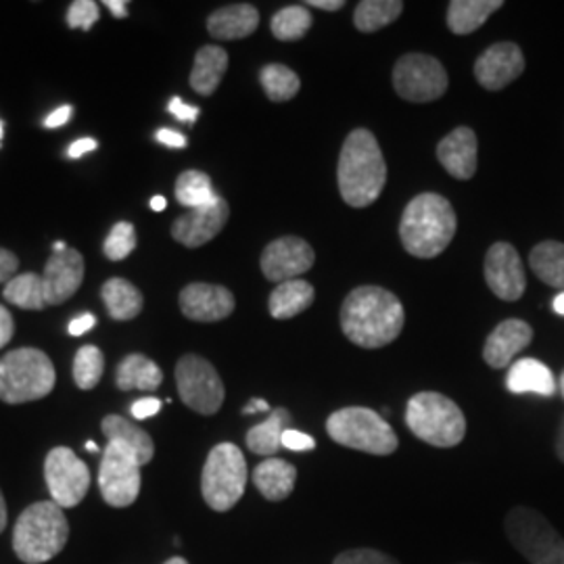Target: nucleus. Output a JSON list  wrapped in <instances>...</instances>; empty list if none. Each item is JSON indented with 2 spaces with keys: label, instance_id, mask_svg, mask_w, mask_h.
Masks as SVG:
<instances>
[{
  "label": "nucleus",
  "instance_id": "obj_1",
  "mask_svg": "<svg viewBox=\"0 0 564 564\" xmlns=\"http://www.w3.org/2000/svg\"><path fill=\"white\" fill-rule=\"evenodd\" d=\"M403 323L402 302L381 286L354 289L341 305L343 333L364 349H379L395 341L403 330Z\"/></svg>",
  "mask_w": 564,
  "mask_h": 564
},
{
  "label": "nucleus",
  "instance_id": "obj_2",
  "mask_svg": "<svg viewBox=\"0 0 564 564\" xmlns=\"http://www.w3.org/2000/svg\"><path fill=\"white\" fill-rule=\"evenodd\" d=\"M337 181L343 202L356 209L368 207L381 197L387 182V163L370 130L358 128L343 142Z\"/></svg>",
  "mask_w": 564,
  "mask_h": 564
},
{
  "label": "nucleus",
  "instance_id": "obj_3",
  "mask_svg": "<svg viewBox=\"0 0 564 564\" xmlns=\"http://www.w3.org/2000/svg\"><path fill=\"white\" fill-rule=\"evenodd\" d=\"M458 228L452 203L442 195L423 193L408 203L400 224L403 249L421 260L444 253Z\"/></svg>",
  "mask_w": 564,
  "mask_h": 564
},
{
  "label": "nucleus",
  "instance_id": "obj_4",
  "mask_svg": "<svg viewBox=\"0 0 564 564\" xmlns=\"http://www.w3.org/2000/svg\"><path fill=\"white\" fill-rule=\"evenodd\" d=\"M69 540L65 512L53 500L28 506L13 529V550L21 563L42 564L55 558Z\"/></svg>",
  "mask_w": 564,
  "mask_h": 564
},
{
  "label": "nucleus",
  "instance_id": "obj_5",
  "mask_svg": "<svg viewBox=\"0 0 564 564\" xmlns=\"http://www.w3.org/2000/svg\"><path fill=\"white\" fill-rule=\"evenodd\" d=\"M55 366L34 347L9 351L0 360V400L4 403L36 402L55 389Z\"/></svg>",
  "mask_w": 564,
  "mask_h": 564
},
{
  "label": "nucleus",
  "instance_id": "obj_6",
  "mask_svg": "<svg viewBox=\"0 0 564 564\" xmlns=\"http://www.w3.org/2000/svg\"><path fill=\"white\" fill-rule=\"evenodd\" d=\"M405 423L421 442L433 447H454L466 435V419L460 405L435 391H423L410 398Z\"/></svg>",
  "mask_w": 564,
  "mask_h": 564
},
{
  "label": "nucleus",
  "instance_id": "obj_7",
  "mask_svg": "<svg viewBox=\"0 0 564 564\" xmlns=\"http://www.w3.org/2000/svg\"><path fill=\"white\" fill-rule=\"evenodd\" d=\"M326 431L335 444L372 456H389L400 445L395 431L370 408L337 410L328 416Z\"/></svg>",
  "mask_w": 564,
  "mask_h": 564
},
{
  "label": "nucleus",
  "instance_id": "obj_8",
  "mask_svg": "<svg viewBox=\"0 0 564 564\" xmlns=\"http://www.w3.org/2000/svg\"><path fill=\"white\" fill-rule=\"evenodd\" d=\"M247 479L249 473L241 449L235 444H218L203 466V500L216 512H228L239 505Z\"/></svg>",
  "mask_w": 564,
  "mask_h": 564
},
{
  "label": "nucleus",
  "instance_id": "obj_9",
  "mask_svg": "<svg viewBox=\"0 0 564 564\" xmlns=\"http://www.w3.org/2000/svg\"><path fill=\"white\" fill-rule=\"evenodd\" d=\"M506 535L531 564H564L563 535L542 512L517 506L505 521Z\"/></svg>",
  "mask_w": 564,
  "mask_h": 564
},
{
  "label": "nucleus",
  "instance_id": "obj_10",
  "mask_svg": "<svg viewBox=\"0 0 564 564\" xmlns=\"http://www.w3.org/2000/svg\"><path fill=\"white\" fill-rule=\"evenodd\" d=\"M141 460L132 449L116 442H107L99 468L102 500L113 508L134 505L141 494Z\"/></svg>",
  "mask_w": 564,
  "mask_h": 564
},
{
  "label": "nucleus",
  "instance_id": "obj_11",
  "mask_svg": "<svg viewBox=\"0 0 564 564\" xmlns=\"http://www.w3.org/2000/svg\"><path fill=\"white\" fill-rule=\"evenodd\" d=\"M176 384L182 402L203 416H212L223 408V379L218 370L202 356L188 354L176 364Z\"/></svg>",
  "mask_w": 564,
  "mask_h": 564
},
{
  "label": "nucleus",
  "instance_id": "obj_12",
  "mask_svg": "<svg viewBox=\"0 0 564 564\" xmlns=\"http://www.w3.org/2000/svg\"><path fill=\"white\" fill-rule=\"evenodd\" d=\"M393 86L403 101L431 102L442 99L447 90V72L442 61L410 53L393 67Z\"/></svg>",
  "mask_w": 564,
  "mask_h": 564
},
{
  "label": "nucleus",
  "instance_id": "obj_13",
  "mask_svg": "<svg viewBox=\"0 0 564 564\" xmlns=\"http://www.w3.org/2000/svg\"><path fill=\"white\" fill-rule=\"evenodd\" d=\"M44 477L51 500L65 508L80 505L90 489V470L74 454V449L59 445L48 452L44 460Z\"/></svg>",
  "mask_w": 564,
  "mask_h": 564
},
{
  "label": "nucleus",
  "instance_id": "obj_14",
  "mask_svg": "<svg viewBox=\"0 0 564 564\" xmlns=\"http://www.w3.org/2000/svg\"><path fill=\"white\" fill-rule=\"evenodd\" d=\"M485 282L502 302H517L527 289L523 262L514 245L494 242L485 256Z\"/></svg>",
  "mask_w": 564,
  "mask_h": 564
},
{
  "label": "nucleus",
  "instance_id": "obj_15",
  "mask_svg": "<svg viewBox=\"0 0 564 564\" xmlns=\"http://www.w3.org/2000/svg\"><path fill=\"white\" fill-rule=\"evenodd\" d=\"M316 262V253L310 242L300 237H281L270 242L262 253L263 276L270 282L295 281Z\"/></svg>",
  "mask_w": 564,
  "mask_h": 564
},
{
  "label": "nucleus",
  "instance_id": "obj_16",
  "mask_svg": "<svg viewBox=\"0 0 564 564\" xmlns=\"http://www.w3.org/2000/svg\"><path fill=\"white\" fill-rule=\"evenodd\" d=\"M228 218H230L228 203L223 197H216V202L205 207L188 209L186 214H182L172 226V237L188 249H197L214 241L223 232Z\"/></svg>",
  "mask_w": 564,
  "mask_h": 564
},
{
  "label": "nucleus",
  "instance_id": "obj_17",
  "mask_svg": "<svg viewBox=\"0 0 564 564\" xmlns=\"http://www.w3.org/2000/svg\"><path fill=\"white\" fill-rule=\"evenodd\" d=\"M524 72V55L514 42H496L475 63V78L485 90H502Z\"/></svg>",
  "mask_w": 564,
  "mask_h": 564
},
{
  "label": "nucleus",
  "instance_id": "obj_18",
  "mask_svg": "<svg viewBox=\"0 0 564 564\" xmlns=\"http://www.w3.org/2000/svg\"><path fill=\"white\" fill-rule=\"evenodd\" d=\"M182 314L195 323H218L235 312V295L220 284L193 282L181 293Z\"/></svg>",
  "mask_w": 564,
  "mask_h": 564
},
{
  "label": "nucleus",
  "instance_id": "obj_19",
  "mask_svg": "<svg viewBox=\"0 0 564 564\" xmlns=\"http://www.w3.org/2000/svg\"><path fill=\"white\" fill-rule=\"evenodd\" d=\"M84 281V258L74 247H67L61 253H53V258L44 265L42 284L44 297L48 305H59L74 297Z\"/></svg>",
  "mask_w": 564,
  "mask_h": 564
},
{
  "label": "nucleus",
  "instance_id": "obj_20",
  "mask_svg": "<svg viewBox=\"0 0 564 564\" xmlns=\"http://www.w3.org/2000/svg\"><path fill=\"white\" fill-rule=\"evenodd\" d=\"M477 134L470 128L460 126L437 144V160L449 176L458 181H470L477 174Z\"/></svg>",
  "mask_w": 564,
  "mask_h": 564
},
{
  "label": "nucleus",
  "instance_id": "obj_21",
  "mask_svg": "<svg viewBox=\"0 0 564 564\" xmlns=\"http://www.w3.org/2000/svg\"><path fill=\"white\" fill-rule=\"evenodd\" d=\"M531 341H533V328L523 321L510 318L498 324L494 333L487 337L484 360L487 366L500 370L512 362Z\"/></svg>",
  "mask_w": 564,
  "mask_h": 564
},
{
  "label": "nucleus",
  "instance_id": "obj_22",
  "mask_svg": "<svg viewBox=\"0 0 564 564\" xmlns=\"http://www.w3.org/2000/svg\"><path fill=\"white\" fill-rule=\"evenodd\" d=\"M260 25V13L253 4L237 2L214 11L207 20V32L216 41H241L251 36Z\"/></svg>",
  "mask_w": 564,
  "mask_h": 564
},
{
  "label": "nucleus",
  "instance_id": "obj_23",
  "mask_svg": "<svg viewBox=\"0 0 564 564\" xmlns=\"http://www.w3.org/2000/svg\"><path fill=\"white\" fill-rule=\"evenodd\" d=\"M295 481H297V468L281 458H268L258 464L253 470V485L270 502L286 500L295 489Z\"/></svg>",
  "mask_w": 564,
  "mask_h": 564
},
{
  "label": "nucleus",
  "instance_id": "obj_24",
  "mask_svg": "<svg viewBox=\"0 0 564 564\" xmlns=\"http://www.w3.org/2000/svg\"><path fill=\"white\" fill-rule=\"evenodd\" d=\"M506 387L510 393H517V395L538 393V395L550 398L556 391V381L545 364L533 358H523L510 368Z\"/></svg>",
  "mask_w": 564,
  "mask_h": 564
},
{
  "label": "nucleus",
  "instance_id": "obj_25",
  "mask_svg": "<svg viewBox=\"0 0 564 564\" xmlns=\"http://www.w3.org/2000/svg\"><path fill=\"white\" fill-rule=\"evenodd\" d=\"M226 69H228V53L223 46H216V44L203 46L195 55V65L191 72L193 90L203 97L214 95L223 82Z\"/></svg>",
  "mask_w": 564,
  "mask_h": 564
},
{
  "label": "nucleus",
  "instance_id": "obj_26",
  "mask_svg": "<svg viewBox=\"0 0 564 564\" xmlns=\"http://www.w3.org/2000/svg\"><path fill=\"white\" fill-rule=\"evenodd\" d=\"M101 429L107 442H116V444L126 445L128 449H132L139 456L142 466L153 460L155 444H153L151 435L147 431H142L141 426L130 423L128 419L118 416V414H109L102 419Z\"/></svg>",
  "mask_w": 564,
  "mask_h": 564
},
{
  "label": "nucleus",
  "instance_id": "obj_27",
  "mask_svg": "<svg viewBox=\"0 0 564 564\" xmlns=\"http://www.w3.org/2000/svg\"><path fill=\"white\" fill-rule=\"evenodd\" d=\"M502 7V0H454L447 7V28L458 36L473 34Z\"/></svg>",
  "mask_w": 564,
  "mask_h": 564
},
{
  "label": "nucleus",
  "instance_id": "obj_28",
  "mask_svg": "<svg viewBox=\"0 0 564 564\" xmlns=\"http://www.w3.org/2000/svg\"><path fill=\"white\" fill-rule=\"evenodd\" d=\"M314 286L307 281L295 279V281L281 282L268 302V310L276 321H289L297 314L305 312L314 303Z\"/></svg>",
  "mask_w": 564,
  "mask_h": 564
},
{
  "label": "nucleus",
  "instance_id": "obj_29",
  "mask_svg": "<svg viewBox=\"0 0 564 564\" xmlns=\"http://www.w3.org/2000/svg\"><path fill=\"white\" fill-rule=\"evenodd\" d=\"M162 381V368L142 354L126 356L116 370V384L120 391H155Z\"/></svg>",
  "mask_w": 564,
  "mask_h": 564
},
{
  "label": "nucleus",
  "instance_id": "obj_30",
  "mask_svg": "<svg viewBox=\"0 0 564 564\" xmlns=\"http://www.w3.org/2000/svg\"><path fill=\"white\" fill-rule=\"evenodd\" d=\"M102 302L113 321H132L142 312V293L126 279H111L105 282L101 289Z\"/></svg>",
  "mask_w": 564,
  "mask_h": 564
},
{
  "label": "nucleus",
  "instance_id": "obj_31",
  "mask_svg": "<svg viewBox=\"0 0 564 564\" xmlns=\"http://www.w3.org/2000/svg\"><path fill=\"white\" fill-rule=\"evenodd\" d=\"M289 421H291V416L284 408L272 410L263 423L249 429L247 447L258 456H268V458L274 456L281 449L282 433L286 431Z\"/></svg>",
  "mask_w": 564,
  "mask_h": 564
},
{
  "label": "nucleus",
  "instance_id": "obj_32",
  "mask_svg": "<svg viewBox=\"0 0 564 564\" xmlns=\"http://www.w3.org/2000/svg\"><path fill=\"white\" fill-rule=\"evenodd\" d=\"M531 270L540 281L564 291V242L544 241L531 249Z\"/></svg>",
  "mask_w": 564,
  "mask_h": 564
},
{
  "label": "nucleus",
  "instance_id": "obj_33",
  "mask_svg": "<svg viewBox=\"0 0 564 564\" xmlns=\"http://www.w3.org/2000/svg\"><path fill=\"white\" fill-rule=\"evenodd\" d=\"M402 11V0H362L356 7L354 25L364 34H372L398 20Z\"/></svg>",
  "mask_w": 564,
  "mask_h": 564
},
{
  "label": "nucleus",
  "instance_id": "obj_34",
  "mask_svg": "<svg viewBox=\"0 0 564 564\" xmlns=\"http://www.w3.org/2000/svg\"><path fill=\"white\" fill-rule=\"evenodd\" d=\"M260 82H262L263 93L270 101L284 102L291 101L297 97L300 88H302V80L300 76L281 63H270L265 65L260 74Z\"/></svg>",
  "mask_w": 564,
  "mask_h": 564
},
{
  "label": "nucleus",
  "instance_id": "obj_35",
  "mask_svg": "<svg viewBox=\"0 0 564 564\" xmlns=\"http://www.w3.org/2000/svg\"><path fill=\"white\" fill-rule=\"evenodd\" d=\"M4 300L13 305H18L21 310H44L48 303L44 297V284H42V276L34 274V272H25L15 276L13 281L7 282L4 291H2Z\"/></svg>",
  "mask_w": 564,
  "mask_h": 564
},
{
  "label": "nucleus",
  "instance_id": "obj_36",
  "mask_svg": "<svg viewBox=\"0 0 564 564\" xmlns=\"http://www.w3.org/2000/svg\"><path fill=\"white\" fill-rule=\"evenodd\" d=\"M312 23L314 18L305 4L303 7L291 4L274 13V18L270 21V30L276 41L295 42L302 41L303 36L310 32Z\"/></svg>",
  "mask_w": 564,
  "mask_h": 564
},
{
  "label": "nucleus",
  "instance_id": "obj_37",
  "mask_svg": "<svg viewBox=\"0 0 564 564\" xmlns=\"http://www.w3.org/2000/svg\"><path fill=\"white\" fill-rule=\"evenodd\" d=\"M216 193L212 181L205 172L199 170H186L182 172L176 181V199L186 209H197V207H205L209 203L216 202Z\"/></svg>",
  "mask_w": 564,
  "mask_h": 564
},
{
  "label": "nucleus",
  "instance_id": "obj_38",
  "mask_svg": "<svg viewBox=\"0 0 564 564\" xmlns=\"http://www.w3.org/2000/svg\"><path fill=\"white\" fill-rule=\"evenodd\" d=\"M102 370H105V356L97 345H84L76 354L74 360V381L76 384L90 391L101 381Z\"/></svg>",
  "mask_w": 564,
  "mask_h": 564
},
{
  "label": "nucleus",
  "instance_id": "obj_39",
  "mask_svg": "<svg viewBox=\"0 0 564 564\" xmlns=\"http://www.w3.org/2000/svg\"><path fill=\"white\" fill-rule=\"evenodd\" d=\"M137 249V230L130 223L116 224L102 245V253L111 262L126 260Z\"/></svg>",
  "mask_w": 564,
  "mask_h": 564
},
{
  "label": "nucleus",
  "instance_id": "obj_40",
  "mask_svg": "<svg viewBox=\"0 0 564 564\" xmlns=\"http://www.w3.org/2000/svg\"><path fill=\"white\" fill-rule=\"evenodd\" d=\"M99 21V4L95 0H76L67 11V25L72 30L82 28L88 32Z\"/></svg>",
  "mask_w": 564,
  "mask_h": 564
},
{
  "label": "nucleus",
  "instance_id": "obj_41",
  "mask_svg": "<svg viewBox=\"0 0 564 564\" xmlns=\"http://www.w3.org/2000/svg\"><path fill=\"white\" fill-rule=\"evenodd\" d=\"M333 564H400L393 556L372 550V547H356L347 550L335 558Z\"/></svg>",
  "mask_w": 564,
  "mask_h": 564
},
{
  "label": "nucleus",
  "instance_id": "obj_42",
  "mask_svg": "<svg viewBox=\"0 0 564 564\" xmlns=\"http://www.w3.org/2000/svg\"><path fill=\"white\" fill-rule=\"evenodd\" d=\"M282 447L291 449V452H310L316 447L314 437L305 435L302 431H295V429H286L282 433Z\"/></svg>",
  "mask_w": 564,
  "mask_h": 564
},
{
  "label": "nucleus",
  "instance_id": "obj_43",
  "mask_svg": "<svg viewBox=\"0 0 564 564\" xmlns=\"http://www.w3.org/2000/svg\"><path fill=\"white\" fill-rule=\"evenodd\" d=\"M167 109H170V113L174 118H178L181 121H188V123H195L197 118H199V107L186 105V102L182 101L181 97H174L170 105H167Z\"/></svg>",
  "mask_w": 564,
  "mask_h": 564
},
{
  "label": "nucleus",
  "instance_id": "obj_44",
  "mask_svg": "<svg viewBox=\"0 0 564 564\" xmlns=\"http://www.w3.org/2000/svg\"><path fill=\"white\" fill-rule=\"evenodd\" d=\"M160 410H162V402L155 400V398H142L139 402L132 403V408H130V412H132V416H134L137 421L151 419V416H155Z\"/></svg>",
  "mask_w": 564,
  "mask_h": 564
},
{
  "label": "nucleus",
  "instance_id": "obj_45",
  "mask_svg": "<svg viewBox=\"0 0 564 564\" xmlns=\"http://www.w3.org/2000/svg\"><path fill=\"white\" fill-rule=\"evenodd\" d=\"M20 268V260L9 249L0 247V282H9L15 279V272Z\"/></svg>",
  "mask_w": 564,
  "mask_h": 564
},
{
  "label": "nucleus",
  "instance_id": "obj_46",
  "mask_svg": "<svg viewBox=\"0 0 564 564\" xmlns=\"http://www.w3.org/2000/svg\"><path fill=\"white\" fill-rule=\"evenodd\" d=\"M13 333H15L13 316H11V312L7 307L0 305V349L13 339Z\"/></svg>",
  "mask_w": 564,
  "mask_h": 564
},
{
  "label": "nucleus",
  "instance_id": "obj_47",
  "mask_svg": "<svg viewBox=\"0 0 564 564\" xmlns=\"http://www.w3.org/2000/svg\"><path fill=\"white\" fill-rule=\"evenodd\" d=\"M155 139H158V142L165 144V147H172V149H184L186 147V137H182L181 132H174L170 128L158 130Z\"/></svg>",
  "mask_w": 564,
  "mask_h": 564
},
{
  "label": "nucleus",
  "instance_id": "obj_48",
  "mask_svg": "<svg viewBox=\"0 0 564 564\" xmlns=\"http://www.w3.org/2000/svg\"><path fill=\"white\" fill-rule=\"evenodd\" d=\"M99 147V142L95 139H80V141L72 142V147L67 149V158L69 160H80L82 155L95 151Z\"/></svg>",
  "mask_w": 564,
  "mask_h": 564
},
{
  "label": "nucleus",
  "instance_id": "obj_49",
  "mask_svg": "<svg viewBox=\"0 0 564 564\" xmlns=\"http://www.w3.org/2000/svg\"><path fill=\"white\" fill-rule=\"evenodd\" d=\"M97 324V318L93 314H82L80 318L69 323V335L72 337H82L84 333H88L93 326Z\"/></svg>",
  "mask_w": 564,
  "mask_h": 564
},
{
  "label": "nucleus",
  "instance_id": "obj_50",
  "mask_svg": "<svg viewBox=\"0 0 564 564\" xmlns=\"http://www.w3.org/2000/svg\"><path fill=\"white\" fill-rule=\"evenodd\" d=\"M72 118V107L69 105H63L59 107L57 111H53L46 120H44V126L46 128H59V126H65L67 121Z\"/></svg>",
  "mask_w": 564,
  "mask_h": 564
},
{
  "label": "nucleus",
  "instance_id": "obj_51",
  "mask_svg": "<svg viewBox=\"0 0 564 564\" xmlns=\"http://www.w3.org/2000/svg\"><path fill=\"white\" fill-rule=\"evenodd\" d=\"M109 11H111V15L113 18H118V20H123V18H128V2L126 0H105L102 2Z\"/></svg>",
  "mask_w": 564,
  "mask_h": 564
},
{
  "label": "nucleus",
  "instance_id": "obj_52",
  "mask_svg": "<svg viewBox=\"0 0 564 564\" xmlns=\"http://www.w3.org/2000/svg\"><path fill=\"white\" fill-rule=\"evenodd\" d=\"M305 7H314V9H323V11H339L345 7L343 0H310L305 2Z\"/></svg>",
  "mask_w": 564,
  "mask_h": 564
},
{
  "label": "nucleus",
  "instance_id": "obj_53",
  "mask_svg": "<svg viewBox=\"0 0 564 564\" xmlns=\"http://www.w3.org/2000/svg\"><path fill=\"white\" fill-rule=\"evenodd\" d=\"M245 414H256V412H270V405L268 402H263V400H251V402L245 405V410H242Z\"/></svg>",
  "mask_w": 564,
  "mask_h": 564
},
{
  "label": "nucleus",
  "instance_id": "obj_54",
  "mask_svg": "<svg viewBox=\"0 0 564 564\" xmlns=\"http://www.w3.org/2000/svg\"><path fill=\"white\" fill-rule=\"evenodd\" d=\"M7 521H9V514H7V502H4V496L0 491V533L7 529Z\"/></svg>",
  "mask_w": 564,
  "mask_h": 564
},
{
  "label": "nucleus",
  "instance_id": "obj_55",
  "mask_svg": "<svg viewBox=\"0 0 564 564\" xmlns=\"http://www.w3.org/2000/svg\"><path fill=\"white\" fill-rule=\"evenodd\" d=\"M556 454H558V458L564 463V419L563 423H561V429H558V437H556Z\"/></svg>",
  "mask_w": 564,
  "mask_h": 564
},
{
  "label": "nucleus",
  "instance_id": "obj_56",
  "mask_svg": "<svg viewBox=\"0 0 564 564\" xmlns=\"http://www.w3.org/2000/svg\"><path fill=\"white\" fill-rule=\"evenodd\" d=\"M165 207H167L165 197H160V195H158V197H153V199H151V209H153V212H163Z\"/></svg>",
  "mask_w": 564,
  "mask_h": 564
},
{
  "label": "nucleus",
  "instance_id": "obj_57",
  "mask_svg": "<svg viewBox=\"0 0 564 564\" xmlns=\"http://www.w3.org/2000/svg\"><path fill=\"white\" fill-rule=\"evenodd\" d=\"M554 312L564 316V293H561V295L554 300Z\"/></svg>",
  "mask_w": 564,
  "mask_h": 564
},
{
  "label": "nucleus",
  "instance_id": "obj_58",
  "mask_svg": "<svg viewBox=\"0 0 564 564\" xmlns=\"http://www.w3.org/2000/svg\"><path fill=\"white\" fill-rule=\"evenodd\" d=\"M65 249H67V245L63 241H57L53 245V251H55V253H61V251H65Z\"/></svg>",
  "mask_w": 564,
  "mask_h": 564
},
{
  "label": "nucleus",
  "instance_id": "obj_59",
  "mask_svg": "<svg viewBox=\"0 0 564 564\" xmlns=\"http://www.w3.org/2000/svg\"><path fill=\"white\" fill-rule=\"evenodd\" d=\"M163 564H188L181 556H174V558H170V561H165Z\"/></svg>",
  "mask_w": 564,
  "mask_h": 564
},
{
  "label": "nucleus",
  "instance_id": "obj_60",
  "mask_svg": "<svg viewBox=\"0 0 564 564\" xmlns=\"http://www.w3.org/2000/svg\"><path fill=\"white\" fill-rule=\"evenodd\" d=\"M86 449H88V452H93V454H97V452H99V447H97L95 442H88V444H86Z\"/></svg>",
  "mask_w": 564,
  "mask_h": 564
},
{
  "label": "nucleus",
  "instance_id": "obj_61",
  "mask_svg": "<svg viewBox=\"0 0 564 564\" xmlns=\"http://www.w3.org/2000/svg\"><path fill=\"white\" fill-rule=\"evenodd\" d=\"M561 391H563V398H564V370H563V375H561Z\"/></svg>",
  "mask_w": 564,
  "mask_h": 564
},
{
  "label": "nucleus",
  "instance_id": "obj_62",
  "mask_svg": "<svg viewBox=\"0 0 564 564\" xmlns=\"http://www.w3.org/2000/svg\"><path fill=\"white\" fill-rule=\"evenodd\" d=\"M0 141H2V121H0Z\"/></svg>",
  "mask_w": 564,
  "mask_h": 564
}]
</instances>
